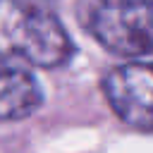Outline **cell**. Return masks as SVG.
<instances>
[{"label":"cell","mask_w":153,"mask_h":153,"mask_svg":"<svg viewBox=\"0 0 153 153\" xmlns=\"http://www.w3.org/2000/svg\"><path fill=\"white\" fill-rule=\"evenodd\" d=\"M69 55L72 41L55 14L24 0H0V57L31 67H57Z\"/></svg>","instance_id":"6da1fadb"},{"label":"cell","mask_w":153,"mask_h":153,"mask_svg":"<svg viewBox=\"0 0 153 153\" xmlns=\"http://www.w3.org/2000/svg\"><path fill=\"white\" fill-rule=\"evenodd\" d=\"M84 26L115 55H153V0H88Z\"/></svg>","instance_id":"7a4b0ae2"},{"label":"cell","mask_w":153,"mask_h":153,"mask_svg":"<svg viewBox=\"0 0 153 153\" xmlns=\"http://www.w3.org/2000/svg\"><path fill=\"white\" fill-rule=\"evenodd\" d=\"M103 93L124 124L153 129V62H129L110 69L103 79Z\"/></svg>","instance_id":"3957f363"},{"label":"cell","mask_w":153,"mask_h":153,"mask_svg":"<svg viewBox=\"0 0 153 153\" xmlns=\"http://www.w3.org/2000/svg\"><path fill=\"white\" fill-rule=\"evenodd\" d=\"M41 105V88L33 76L12 60L0 57V122L24 120Z\"/></svg>","instance_id":"277c9868"}]
</instances>
